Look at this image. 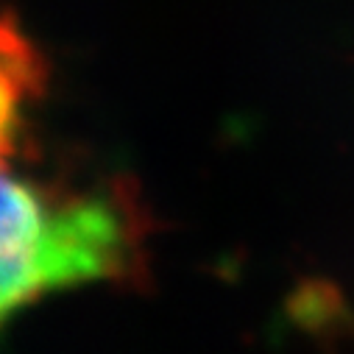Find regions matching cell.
<instances>
[{"label": "cell", "instance_id": "cell-1", "mask_svg": "<svg viewBox=\"0 0 354 354\" xmlns=\"http://www.w3.org/2000/svg\"><path fill=\"white\" fill-rule=\"evenodd\" d=\"M153 215L129 176L3 173V318L78 285L151 282Z\"/></svg>", "mask_w": 354, "mask_h": 354}]
</instances>
